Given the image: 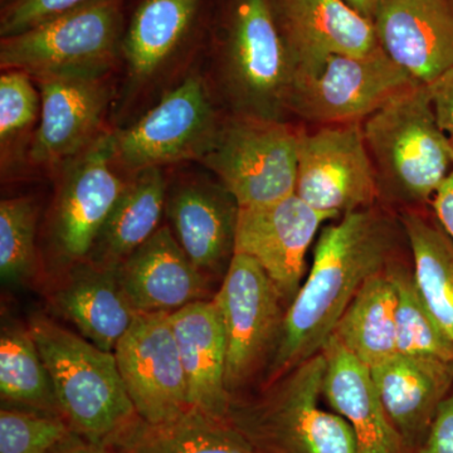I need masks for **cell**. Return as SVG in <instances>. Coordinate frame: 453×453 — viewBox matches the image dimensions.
<instances>
[{
  "label": "cell",
  "instance_id": "1",
  "mask_svg": "<svg viewBox=\"0 0 453 453\" xmlns=\"http://www.w3.org/2000/svg\"><path fill=\"white\" fill-rule=\"evenodd\" d=\"M395 235L393 220L374 205L325 226L309 277L283 316L267 386L321 353L366 280L389 266Z\"/></svg>",
  "mask_w": 453,
  "mask_h": 453
},
{
  "label": "cell",
  "instance_id": "2",
  "mask_svg": "<svg viewBox=\"0 0 453 453\" xmlns=\"http://www.w3.org/2000/svg\"><path fill=\"white\" fill-rule=\"evenodd\" d=\"M28 327L49 369L62 416L74 434L107 447L138 421L115 354L49 316L33 315Z\"/></svg>",
  "mask_w": 453,
  "mask_h": 453
},
{
  "label": "cell",
  "instance_id": "3",
  "mask_svg": "<svg viewBox=\"0 0 453 453\" xmlns=\"http://www.w3.org/2000/svg\"><path fill=\"white\" fill-rule=\"evenodd\" d=\"M380 196L431 203L453 170V148L438 125L427 85L411 86L363 121Z\"/></svg>",
  "mask_w": 453,
  "mask_h": 453
},
{
  "label": "cell",
  "instance_id": "4",
  "mask_svg": "<svg viewBox=\"0 0 453 453\" xmlns=\"http://www.w3.org/2000/svg\"><path fill=\"white\" fill-rule=\"evenodd\" d=\"M323 351L301 363L251 403L232 401L228 418L262 453H357L353 428L321 410Z\"/></svg>",
  "mask_w": 453,
  "mask_h": 453
},
{
  "label": "cell",
  "instance_id": "5",
  "mask_svg": "<svg viewBox=\"0 0 453 453\" xmlns=\"http://www.w3.org/2000/svg\"><path fill=\"white\" fill-rule=\"evenodd\" d=\"M220 74L237 115L282 120L294 70L273 0H234L226 19Z\"/></svg>",
  "mask_w": 453,
  "mask_h": 453
},
{
  "label": "cell",
  "instance_id": "6",
  "mask_svg": "<svg viewBox=\"0 0 453 453\" xmlns=\"http://www.w3.org/2000/svg\"><path fill=\"white\" fill-rule=\"evenodd\" d=\"M119 0H101L2 38L0 65L32 79L43 76L106 77L122 43Z\"/></svg>",
  "mask_w": 453,
  "mask_h": 453
},
{
  "label": "cell",
  "instance_id": "7",
  "mask_svg": "<svg viewBox=\"0 0 453 453\" xmlns=\"http://www.w3.org/2000/svg\"><path fill=\"white\" fill-rule=\"evenodd\" d=\"M299 133L283 120L235 113L220 122L202 163L238 207L271 204L295 195Z\"/></svg>",
  "mask_w": 453,
  "mask_h": 453
},
{
  "label": "cell",
  "instance_id": "8",
  "mask_svg": "<svg viewBox=\"0 0 453 453\" xmlns=\"http://www.w3.org/2000/svg\"><path fill=\"white\" fill-rule=\"evenodd\" d=\"M219 127L207 85L190 74L135 124L112 134L115 162L131 175L186 160L202 162Z\"/></svg>",
  "mask_w": 453,
  "mask_h": 453
},
{
  "label": "cell",
  "instance_id": "9",
  "mask_svg": "<svg viewBox=\"0 0 453 453\" xmlns=\"http://www.w3.org/2000/svg\"><path fill=\"white\" fill-rule=\"evenodd\" d=\"M295 195L336 219L380 198L363 122L300 130Z\"/></svg>",
  "mask_w": 453,
  "mask_h": 453
},
{
  "label": "cell",
  "instance_id": "10",
  "mask_svg": "<svg viewBox=\"0 0 453 453\" xmlns=\"http://www.w3.org/2000/svg\"><path fill=\"white\" fill-rule=\"evenodd\" d=\"M213 300L225 327L226 386L234 398L275 349L285 299L255 259L234 253Z\"/></svg>",
  "mask_w": 453,
  "mask_h": 453
},
{
  "label": "cell",
  "instance_id": "11",
  "mask_svg": "<svg viewBox=\"0 0 453 453\" xmlns=\"http://www.w3.org/2000/svg\"><path fill=\"white\" fill-rule=\"evenodd\" d=\"M118 169L109 133L65 164L50 219V240L62 270L88 257L127 186Z\"/></svg>",
  "mask_w": 453,
  "mask_h": 453
},
{
  "label": "cell",
  "instance_id": "12",
  "mask_svg": "<svg viewBox=\"0 0 453 453\" xmlns=\"http://www.w3.org/2000/svg\"><path fill=\"white\" fill-rule=\"evenodd\" d=\"M416 83L380 47L365 56H334L316 76L292 86L288 111L320 127L363 122Z\"/></svg>",
  "mask_w": 453,
  "mask_h": 453
},
{
  "label": "cell",
  "instance_id": "13",
  "mask_svg": "<svg viewBox=\"0 0 453 453\" xmlns=\"http://www.w3.org/2000/svg\"><path fill=\"white\" fill-rule=\"evenodd\" d=\"M113 354L140 418L165 422L189 410L186 372L168 312L136 315Z\"/></svg>",
  "mask_w": 453,
  "mask_h": 453
},
{
  "label": "cell",
  "instance_id": "14",
  "mask_svg": "<svg viewBox=\"0 0 453 453\" xmlns=\"http://www.w3.org/2000/svg\"><path fill=\"white\" fill-rule=\"evenodd\" d=\"M336 219L296 195L257 207H238L234 253L249 256L275 282L283 299H294L305 273L306 255L319 229Z\"/></svg>",
  "mask_w": 453,
  "mask_h": 453
},
{
  "label": "cell",
  "instance_id": "15",
  "mask_svg": "<svg viewBox=\"0 0 453 453\" xmlns=\"http://www.w3.org/2000/svg\"><path fill=\"white\" fill-rule=\"evenodd\" d=\"M273 3L290 56L294 85L316 76L334 56H365L380 47L372 20L345 0Z\"/></svg>",
  "mask_w": 453,
  "mask_h": 453
},
{
  "label": "cell",
  "instance_id": "16",
  "mask_svg": "<svg viewBox=\"0 0 453 453\" xmlns=\"http://www.w3.org/2000/svg\"><path fill=\"white\" fill-rule=\"evenodd\" d=\"M33 80L41 92L42 107L29 155L37 165H65L101 135L98 130L109 105V86L100 76Z\"/></svg>",
  "mask_w": 453,
  "mask_h": 453
},
{
  "label": "cell",
  "instance_id": "17",
  "mask_svg": "<svg viewBox=\"0 0 453 453\" xmlns=\"http://www.w3.org/2000/svg\"><path fill=\"white\" fill-rule=\"evenodd\" d=\"M380 49L417 83L453 68V0H383L372 19Z\"/></svg>",
  "mask_w": 453,
  "mask_h": 453
},
{
  "label": "cell",
  "instance_id": "18",
  "mask_svg": "<svg viewBox=\"0 0 453 453\" xmlns=\"http://www.w3.org/2000/svg\"><path fill=\"white\" fill-rule=\"evenodd\" d=\"M116 271L138 314H170L196 301L211 300L210 277L190 261L169 226H159Z\"/></svg>",
  "mask_w": 453,
  "mask_h": 453
},
{
  "label": "cell",
  "instance_id": "19",
  "mask_svg": "<svg viewBox=\"0 0 453 453\" xmlns=\"http://www.w3.org/2000/svg\"><path fill=\"white\" fill-rule=\"evenodd\" d=\"M49 301L80 335L111 353L138 315L125 295L118 271L88 259L64 268L50 286Z\"/></svg>",
  "mask_w": 453,
  "mask_h": 453
},
{
  "label": "cell",
  "instance_id": "20",
  "mask_svg": "<svg viewBox=\"0 0 453 453\" xmlns=\"http://www.w3.org/2000/svg\"><path fill=\"white\" fill-rule=\"evenodd\" d=\"M237 214V202L222 184L186 181L166 195L165 216L175 240L210 279L234 257Z\"/></svg>",
  "mask_w": 453,
  "mask_h": 453
},
{
  "label": "cell",
  "instance_id": "21",
  "mask_svg": "<svg viewBox=\"0 0 453 453\" xmlns=\"http://www.w3.org/2000/svg\"><path fill=\"white\" fill-rule=\"evenodd\" d=\"M186 372L190 408L228 418L232 395L226 386V335L213 299L196 301L170 312Z\"/></svg>",
  "mask_w": 453,
  "mask_h": 453
},
{
  "label": "cell",
  "instance_id": "22",
  "mask_svg": "<svg viewBox=\"0 0 453 453\" xmlns=\"http://www.w3.org/2000/svg\"><path fill=\"white\" fill-rule=\"evenodd\" d=\"M323 395L353 428L357 453H408L390 423L368 365L330 336L323 348Z\"/></svg>",
  "mask_w": 453,
  "mask_h": 453
},
{
  "label": "cell",
  "instance_id": "23",
  "mask_svg": "<svg viewBox=\"0 0 453 453\" xmlns=\"http://www.w3.org/2000/svg\"><path fill=\"white\" fill-rule=\"evenodd\" d=\"M371 371L390 423L408 453L416 452L427 437L438 407L449 395L453 366L396 354Z\"/></svg>",
  "mask_w": 453,
  "mask_h": 453
},
{
  "label": "cell",
  "instance_id": "24",
  "mask_svg": "<svg viewBox=\"0 0 453 453\" xmlns=\"http://www.w3.org/2000/svg\"><path fill=\"white\" fill-rule=\"evenodd\" d=\"M166 195L162 168H148L131 175L86 259L113 270L120 266L159 228Z\"/></svg>",
  "mask_w": 453,
  "mask_h": 453
},
{
  "label": "cell",
  "instance_id": "25",
  "mask_svg": "<svg viewBox=\"0 0 453 453\" xmlns=\"http://www.w3.org/2000/svg\"><path fill=\"white\" fill-rule=\"evenodd\" d=\"M107 449L112 453H262L229 419L196 408L165 422L139 418Z\"/></svg>",
  "mask_w": 453,
  "mask_h": 453
},
{
  "label": "cell",
  "instance_id": "26",
  "mask_svg": "<svg viewBox=\"0 0 453 453\" xmlns=\"http://www.w3.org/2000/svg\"><path fill=\"white\" fill-rule=\"evenodd\" d=\"M201 0H142L122 37L121 50L134 83H145L180 49Z\"/></svg>",
  "mask_w": 453,
  "mask_h": 453
},
{
  "label": "cell",
  "instance_id": "27",
  "mask_svg": "<svg viewBox=\"0 0 453 453\" xmlns=\"http://www.w3.org/2000/svg\"><path fill=\"white\" fill-rule=\"evenodd\" d=\"M398 297L390 266L366 280L344 314L333 336L369 368L398 354L396 350Z\"/></svg>",
  "mask_w": 453,
  "mask_h": 453
},
{
  "label": "cell",
  "instance_id": "28",
  "mask_svg": "<svg viewBox=\"0 0 453 453\" xmlns=\"http://www.w3.org/2000/svg\"><path fill=\"white\" fill-rule=\"evenodd\" d=\"M413 257V277L423 303L453 342V241L436 220L418 211L401 216Z\"/></svg>",
  "mask_w": 453,
  "mask_h": 453
},
{
  "label": "cell",
  "instance_id": "29",
  "mask_svg": "<svg viewBox=\"0 0 453 453\" xmlns=\"http://www.w3.org/2000/svg\"><path fill=\"white\" fill-rule=\"evenodd\" d=\"M0 396L7 407L62 416L49 369L28 326L7 324L2 327Z\"/></svg>",
  "mask_w": 453,
  "mask_h": 453
},
{
  "label": "cell",
  "instance_id": "30",
  "mask_svg": "<svg viewBox=\"0 0 453 453\" xmlns=\"http://www.w3.org/2000/svg\"><path fill=\"white\" fill-rule=\"evenodd\" d=\"M390 273L398 297L396 350L399 356L453 366V342L423 303L413 273L402 266H390Z\"/></svg>",
  "mask_w": 453,
  "mask_h": 453
},
{
  "label": "cell",
  "instance_id": "31",
  "mask_svg": "<svg viewBox=\"0 0 453 453\" xmlns=\"http://www.w3.org/2000/svg\"><path fill=\"white\" fill-rule=\"evenodd\" d=\"M37 216L31 198L0 202V276L5 285H23L37 273Z\"/></svg>",
  "mask_w": 453,
  "mask_h": 453
},
{
  "label": "cell",
  "instance_id": "32",
  "mask_svg": "<svg viewBox=\"0 0 453 453\" xmlns=\"http://www.w3.org/2000/svg\"><path fill=\"white\" fill-rule=\"evenodd\" d=\"M74 434L64 417L3 405L0 453H55Z\"/></svg>",
  "mask_w": 453,
  "mask_h": 453
},
{
  "label": "cell",
  "instance_id": "33",
  "mask_svg": "<svg viewBox=\"0 0 453 453\" xmlns=\"http://www.w3.org/2000/svg\"><path fill=\"white\" fill-rule=\"evenodd\" d=\"M31 74L5 70L0 77V144L2 151L40 120L42 98Z\"/></svg>",
  "mask_w": 453,
  "mask_h": 453
},
{
  "label": "cell",
  "instance_id": "34",
  "mask_svg": "<svg viewBox=\"0 0 453 453\" xmlns=\"http://www.w3.org/2000/svg\"><path fill=\"white\" fill-rule=\"evenodd\" d=\"M97 2L101 0H11L3 7L0 35L4 38L17 35L50 18Z\"/></svg>",
  "mask_w": 453,
  "mask_h": 453
},
{
  "label": "cell",
  "instance_id": "35",
  "mask_svg": "<svg viewBox=\"0 0 453 453\" xmlns=\"http://www.w3.org/2000/svg\"><path fill=\"white\" fill-rule=\"evenodd\" d=\"M414 453H453V393L438 407L425 442Z\"/></svg>",
  "mask_w": 453,
  "mask_h": 453
},
{
  "label": "cell",
  "instance_id": "36",
  "mask_svg": "<svg viewBox=\"0 0 453 453\" xmlns=\"http://www.w3.org/2000/svg\"><path fill=\"white\" fill-rule=\"evenodd\" d=\"M438 125L453 148V68L427 85Z\"/></svg>",
  "mask_w": 453,
  "mask_h": 453
},
{
  "label": "cell",
  "instance_id": "37",
  "mask_svg": "<svg viewBox=\"0 0 453 453\" xmlns=\"http://www.w3.org/2000/svg\"><path fill=\"white\" fill-rule=\"evenodd\" d=\"M434 217L453 241V170L431 202Z\"/></svg>",
  "mask_w": 453,
  "mask_h": 453
},
{
  "label": "cell",
  "instance_id": "38",
  "mask_svg": "<svg viewBox=\"0 0 453 453\" xmlns=\"http://www.w3.org/2000/svg\"><path fill=\"white\" fill-rule=\"evenodd\" d=\"M55 453H112L105 446L96 445L73 434Z\"/></svg>",
  "mask_w": 453,
  "mask_h": 453
},
{
  "label": "cell",
  "instance_id": "39",
  "mask_svg": "<svg viewBox=\"0 0 453 453\" xmlns=\"http://www.w3.org/2000/svg\"><path fill=\"white\" fill-rule=\"evenodd\" d=\"M345 2H347L351 8L359 12L360 14H363V16L372 20L375 12H377L378 7H380L383 0H345Z\"/></svg>",
  "mask_w": 453,
  "mask_h": 453
},
{
  "label": "cell",
  "instance_id": "40",
  "mask_svg": "<svg viewBox=\"0 0 453 453\" xmlns=\"http://www.w3.org/2000/svg\"><path fill=\"white\" fill-rule=\"evenodd\" d=\"M8 2H9V0H8ZM8 2H7V3H8Z\"/></svg>",
  "mask_w": 453,
  "mask_h": 453
}]
</instances>
